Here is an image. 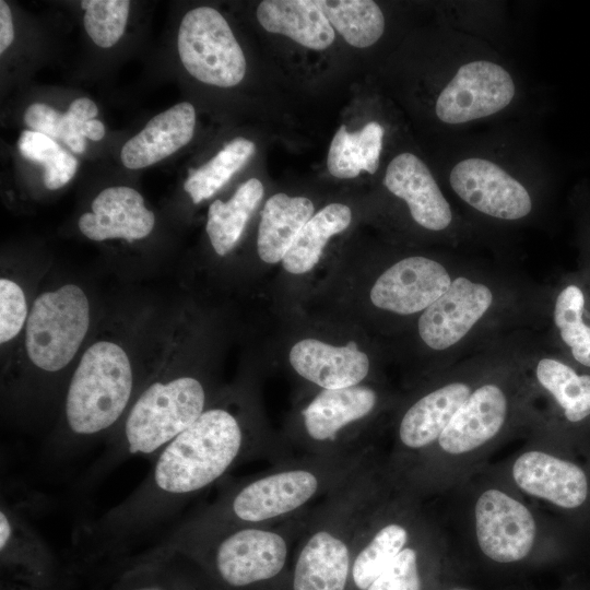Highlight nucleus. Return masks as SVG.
<instances>
[{
  "mask_svg": "<svg viewBox=\"0 0 590 590\" xmlns=\"http://www.w3.org/2000/svg\"><path fill=\"white\" fill-rule=\"evenodd\" d=\"M257 19L266 31L315 50L328 48L335 37L319 0H264L257 8Z\"/></svg>",
  "mask_w": 590,
  "mask_h": 590,
  "instance_id": "nucleus-21",
  "label": "nucleus"
},
{
  "mask_svg": "<svg viewBox=\"0 0 590 590\" xmlns=\"http://www.w3.org/2000/svg\"><path fill=\"white\" fill-rule=\"evenodd\" d=\"M551 320L558 340L580 365L590 367V318L586 295L577 284L563 286L554 296Z\"/></svg>",
  "mask_w": 590,
  "mask_h": 590,
  "instance_id": "nucleus-27",
  "label": "nucleus"
},
{
  "mask_svg": "<svg viewBox=\"0 0 590 590\" xmlns=\"http://www.w3.org/2000/svg\"><path fill=\"white\" fill-rule=\"evenodd\" d=\"M314 215V204L306 197L276 193L261 212L257 250L267 263L282 261L298 233Z\"/></svg>",
  "mask_w": 590,
  "mask_h": 590,
  "instance_id": "nucleus-23",
  "label": "nucleus"
},
{
  "mask_svg": "<svg viewBox=\"0 0 590 590\" xmlns=\"http://www.w3.org/2000/svg\"><path fill=\"white\" fill-rule=\"evenodd\" d=\"M83 24L93 43L102 48L114 46L122 36L130 9L128 0H84Z\"/></svg>",
  "mask_w": 590,
  "mask_h": 590,
  "instance_id": "nucleus-33",
  "label": "nucleus"
},
{
  "mask_svg": "<svg viewBox=\"0 0 590 590\" xmlns=\"http://www.w3.org/2000/svg\"><path fill=\"white\" fill-rule=\"evenodd\" d=\"M293 369L322 389L359 385L368 375L370 361L354 342L335 346L308 338L296 342L288 355Z\"/></svg>",
  "mask_w": 590,
  "mask_h": 590,
  "instance_id": "nucleus-15",
  "label": "nucleus"
},
{
  "mask_svg": "<svg viewBox=\"0 0 590 590\" xmlns=\"http://www.w3.org/2000/svg\"><path fill=\"white\" fill-rule=\"evenodd\" d=\"M257 178L243 182L227 201L215 200L209 208L205 231L214 251L226 256L238 243L244 228L263 197Z\"/></svg>",
  "mask_w": 590,
  "mask_h": 590,
  "instance_id": "nucleus-24",
  "label": "nucleus"
},
{
  "mask_svg": "<svg viewBox=\"0 0 590 590\" xmlns=\"http://www.w3.org/2000/svg\"><path fill=\"white\" fill-rule=\"evenodd\" d=\"M449 184L465 205L495 221L520 222L530 216L534 209L528 188L491 160H461L451 168Z\"/></svg>",
  "mask_w": 590,
  "mask_h": 590,
  "instance_id": "nucleus-9",
  "label": "nucleus"
},
{
  "mask_svg": "<svg viewBox=\"0 0 590 590\" xmlns=\"http://www.w3.org/2000/svg\"><path fill=\"white\" fill-rule=\"evenodd\" d=\"M384 127L377 121L366 123L356 132L341 126L334 134L327 160L329 173L341 179L354 178L361 172L376 173L382 150Z\"/></svg>",
  "mask_w": 590,
  "mask_h": 590,
  "instance_id": "nucleus-25",
  "label": "nucleus"
},
{
  "mask_svg": "<svg viewBox=\"0 0 590 590\" xmlns=\"http://www.w3.org/2000/svg\"><path fill=\"white\" fill-rule=\"evenodd\" d=\"M255 143L237 137L228 142L213 158L190 170L184 189L194 204L211 198L238 172L255 152Z\"/></svg>",
  "mask_w": 590,
  "mask_h": 590,
  "instance_id": "nucleus-30",
  "label": "nucleus"
},
{
  "mask_svg": "<svg viewBox=\"0 0 590 590\" xmlns=\"http://www.w3.org/2000/svg\"><path fill=\"white\" fill-rule=\"evenodd\" d=\"M385 186L408 206L412 220L425 231L445 233L456 227V214L427 165L404 152L387 166Z\"/></svg>",
  "mask_w": 590,
  "mask_h": 590,
  "instance_id": "nucleus-12",
  "label": "nucleus"
},
{
  "mask_svg": "<svg viewBox=\"0 0 590 590\" xmlns=\"http://www.w3.org/2000/svg\"><path fill=\"white\" fill-rule=\"evenodd\" d=\"M377 401L376 391L364 385L322 389L303 411L306 435L316 444L332 442L349 425L368 416Z\"/></svg>",
  "mask_w": 590,
  "mask_h": 590,
  "instance_id": "nucleus-19",
  "label": "nucleus"
},
{
  "mask_svg": "<svg viewBox=\"0 0 590 590\" xmlns=\"http://www.w3.org/2000/svg\"><path fill=\"white\" fill-rule=\"evenodd\" d=\"M140 394L125 349L109 340L91 344L71 375L62 409V433L52 445L56 456L102 436H111Z\"/></svg>",
  "mask_w": 590,
  "mask_h": 590,
  "instance_id": "nucleus-3",
  "label": "nucleus"
},
{
  "mask_svg": "<svg viewBox=\"0 0 590 590\" xmlns=\"http://www.w3.org/2000/svg\"><path fill=\"white\" fill-rule=\"evenodd\" d=\"M408 531L399 523L379 529L356 553L351 575L359 590H367L391 560L404 548Z\"/></svg>",
  "mask_w": 590,
  "mask_h": 590,
  "instance_id": "nucleus-31",
  "label": "nucleus"
},
{
  "mask_svg": "<svg viewBox=\"0 0 590 590\" xmlns=\"http://www.w3.org/2000/svg\"><path fill=\"white\" fill-rule=\"evenodd\" d=\"M509 400L497 381L475 387L439 436L440 448L448 453H464L495 437L506 423Z\"/></svg>",
  "mask_w": 590,
  "mask_h": 590,
  "instance_id": "nucleus-13",
  "label": "nucleus"
},
{
  "mask_svg": "<svg viewBox=\"0 0 590 590\" xmlns=\"http://www.w3.org/2000/svg\"><path fill=\"white\" fill-rule=\"evenodd\" d=\"M177 46L185 69L205 84L232 87L245 76L241 47L227 21L211 7H198L184 15Z\"/></svg>",
  "mask_w": 590,
  "mask_h": 590,
  "instance_id": "nucleus-7",
  "label": "nucleus"
},
{
  "mask_svg": "<svg viewBox=\"0 0 590 590\" xmlns=\"http://www.w3.org/2000/svg\"><path fill=\"white\" fill-rule=\"evenodd\" d=\"M516 84L500 64L477 59L461 64L435 103L437 118L447 125H464L493 116L514 99Z\"/></svg>",
  "mask_w": 590,
  "mask_h": 590,
  "instance_id": "nucleus-10",
  "label": "nucleus"
},
{
  "mask_svg": "<svg viewBox=\"0 0 590 590\" xmlns=\"http://www.w3.org/2000/svg\"><path fill=\"white\" fill-rule=\"evenodd\" d=\"M176 553L203 557L223 582L244 588L278 576L287 560L288 543L284 534L267 526H238L198 534L153 554Z\"/></svg>",
  "mask_w": 590,
  "mask_h": 590,
  "instance_id": "nucleus-5",
  "label": "nucleus"
},
{
  "mask_svg": "<svg viewBox=\"0 0 590 590\" xmlns=\"http://www.w3.org/2000/svg\"><path fill=\"white\" fill-rule=\"evenodd\" d=\"M196 127V109L181 102L154 116L122 146L120 158L129 169L153 165L190 142Z\"/></svg>",
  "mask_w": 590,
  "mask_h": 590,
  "instance_id": "nucleus-18",
  "label": "nucleus"
},
{
  "mask_svg": "<svg viewBox=\"0 0 590 590\" xmlns=\"http://www.w3.org/2000/svg\"><path fill=\"white\" fill-rule=\"evenodd\" d=\"M529 367L541 388L546 390L564 416L577 423L590 415V375L578 374L555 354L533 343L529 354Z\"/></svg>",
  "mask_w": 590,
  "mask_h": 590,
  "instance_id": "nucleus-22",
  "label": "nucleus"
},
{
  "mask_svg": "<svg viewBox=\"0 0 590 590\" xmlns=\"http://www.w3.org/2000/svg\"><path fill=\"white\" fill-rule=\"evenodd\" d=\"M206 388L190 374L157 378L142 388L99 461L104 468L131 456L154 459L208 409Z\"/></svg>",
  "mask_w": 590,
  "mask_h": 590,
  "instance_id": "nucleus-4",
  "label": "nucleus"
},
{
  "mask_svg": "<svg viewBox=\"0 0 590 590\" xmlns=\"http://www.w3.org/2000/svg\"><path fill=\"white\" fill-rule=\"evenodd\" d=\"M542 307L499 267L464 266L447 292L416 320L423 346L437 357H468L517 331Z\"/></svg>",
  "mask_w": 590,
  "mask_h": 590,
  "instance_id": "nucleus-2",
  "label": "nucleus"
},
{
  "mask_svg": "<svg viewBox=\"0 0 590 590\" xmlns=\"http://www.w3.org/2000/svg\"><path fill=\"white\" fill-rule=\"evenodd\" d=\"M367 590H421L416 551L404 547Z\"/></svg>",
  "mask_w": 590,
  "mask_h": 590,
  "instance_id": "nucleus-35",
  "label": "nucleus"
},
{
  "mask_svg": "<svg viewBox=\"0 0 590 590\" xmlns=\"http://www.w3.org/2000/svg\"><path fill=\"white\" fill-rule=\"evenodd\" d=\"M346 534L322 527L305 540L296 558L293 590H345L352 569Z\"/></svg>",
  "mask_w": 590,
  "mask_h": 590,
  "instance_id": "nucleus-17",
  "label": "nucleus"
},
{
  "mask_svg": "<svg viewBox=\"0 0 590 590\" xmlns=\"http://www.w3.org/2000/svg\"><path fill=\"white\" fill-rule=\"evenodd\" d=\"M90 322V302L79 285L68 283L38 295L25 326L32 365L44 374L63 370L80 350Z\"/></svg>",
  "mask_w": 590,
  "mask_h": 590,
  "instance_id": "nucleus-6",
  "label": "nucleus"
},
{
  "mask_svg": "<svg viewBox=\"0 0 590 590\" xmlns=\"http://www.w3.org/2000/svg\"><path fill=\"white\" fill-rule=\"evenodd\" d=\"M17 146L22 156L45 167L44 184L49 190L63 187L75 175L76 158L46 134L24 130Z\"/></svg>",
  "mask_w": 590,
  "mask_h": 590,
  "instance_id": "nucleus-32",
  "label": "nucleus"
},
{
  "mask_svg": "<svg viewBox=\"0 0 590 590\" xmlns=\"http://www.w3.org/2000/svg\"><path fill=\"white\" fill-rule=\"evenodd\" d=\"M98 114L96 104L87 98L74 99L62 114L44 103L31 104L24 113V122L31 130L64 142L72 152L83 153L86 148L83 125Z\"/></svg>",
  "mask_w": 590,
  "mask_h": 590,
  "instance_id": "nucleus-28",
  "label": "nucleus"
},
{
  "mask_svg": "<svg viewBox=\"0 0 590 590\" xmlns=\"http://www.w3.org/2000/svg\"><path fill=\"white\" fill-rule=\"evenodd\" d=\"M91 209L79 219L80 232L91 240L142 239L155 225L154 213L146 209L143 197L130 187L104 189L95 197Z\"/></svg>",
  "mask_w": 590,
  "mask_h": 590,
  "instance_id": "nucleus-14",
  "label": "nucleus"
},
{
  "mask_svg": "<svg viewBox=\"0 0 590 590\" xmlns=\"http://www.w3.org/2000/svg\"><path fill=\"white\" fill-rule=\"evenodd\" d=\"M14 38V28L11 10L8 3L0 1V52L3 54L12 44Z\"/></svg>",
  "mask_w": 590,
  "mask_h": 590,
  "instance_id": "nucleus-36",
  "label": "nucleus"
},
{
  "mask_svg": "<svg viewBox=\"0 0 590 590\" xmlns=\"http://www.w3.org/2000/svg\"><path fill=\"white\" fill-rule=\"evenodd\" d=\"M512 476L522 491L562 508H576L588 495L587 476L578 465L542 451L521 455Z\"/></svg>",
  "mask_w": 590,
  "mask_h": 590,
  "instance_id": "nucleus-16",
  "label": "nucleus"
},
{
  "mask_svg": "<svg viewBox=\"0 0 590 590\" xmlns=\"http://www.w3.org/2000/svg\"><path fill=\"white\" fill-rule=\"evenodd\" d=\"M352 221L351 209L342 203L326 205L305 224L285 253L282 264L291 274H304L319 261L328 240L346 229Z\"/></svg>",
  "mask_w": 590,
  "mask_h": 590,
  "instance_id": "nucleus-26",
  "label": "nucleus"
},
{
  "mask_svg": "<svg viewBox=\"0 0 590 590\" xmlns=\"http://www.w3.org/2000/svg\"><path fill=\"white\" fill-rule=\"evenodd\" d=\"M463 267L453 259L404 257L379 274L369 299L377 309L394 316H420L447 292Z\"/></svg>",
  "mask_w": 590,
  "mask_h": 590,
  "instance_id": "nucleus-8",
  "label": "nucleus"
},
{
  "mask_svg": "<svg viewBox=\"0 0 590 590\" xmlns=\"http://www.w3.org/2000/svg\"><path fill=\"white\" fill-rule=\"evenodd\" d=\"M244 424L225 406L208 408L154 458L143 482L85 530L88 542L116 546L145 532L251 453Z\"/></svg>",
  "mask_w": 590,
  "mask_h": 590,
  "instance_id": "nucleus-1",
  "label": "nucleus"
},
{
  "mask_svg": "<svg viewBox=\"0 0 590 590\" xmlns=\"http://www.w3.org/2000/svg\"><path fill=\"white\" fill-rule=\"evenodd\" d=\"M476 536L482 552L498 563L524 558L532 548L535 522L520 502L498 489H487L475 505Z\"/></svg>",
  "mask_w": 590,
  "mask_h": 590,
  "instance_id": "nucleus-11",
  "label": "nucleus"
},
{
  "mask_svg": "<svg viewBox=\"0 0 590 590\" xmlns=\"http://www.w3.org/2000/svg\"><path fill=\"white\" fill-rule=\"evenodd\" d=\"M320 8L331 26L351 46L365 48L384 34L385 17L371 0H321Z\"/></svg>",
  "mask_w": 590,
  "mask_h": 590,
  "instance_id": "nucleus-29",
  "label": "nucleus"
},
{
  "mask_svg": "<svg viewBox=\"0 0 590 590\" xmlns=\"http://www.w3.org/2000/svg\"><path fill=\"white\" fill-rule=\"evenodd\" d=\"M30 311L22 287L11 279H0V342L16 338L28 318Z\"/></svg>",
  "mask_w": 590,
  "mask_h": 590,
  "instance_id": "nucleus-34",
  "label": "nucleus"
},
{
  "mask_svg": "<svg viewBox=\"0 0 590 590\" xmlns=\"http://www.w3.org/2000/svg\"><path fill=\"white\" fill-rule=\"evenodd\" d=\"M473 389L471 382L453 379L417 399L400 421L401 442L418 449L438 439Z\"/></svg>",
  "mask_w": 590,
  "mask_h": 590,
  "instance_id": "nucleus-20",
  "label": "nucleus"
},
{
  "mask_svg": "<svg viewBox=\"0 0 590 590\" xmlns=\"http://www.w3.org/2000/svg\"><path fill=\"white\" fill-rule=\"evenodd\" d=\"M130 590H168V589H165L163 587H161L160 585H141V586H138V587H134Z\"/></svg>",
  "mask_w": 590,
  "mask_h": 590,
  "instance_id": "nucleus-38",
  "label": "nucleus"
},
{
  "mask_svg": "<svg viewBox=\"0 0 590 590\" xmlns=\"http://www.w3.org/2000/svg\"><path fill=\"white\" fill-rule=\"evenodd\" d=\"M82 135L93 141H99L105 135V127L97 119L88 120L82 127Z\"/></svg>",
  "mask_w": 590,
  "mask_h": 590,
  "instance_id": "nucleus-37",
  "label": "nucleus"
}]
</instances>
